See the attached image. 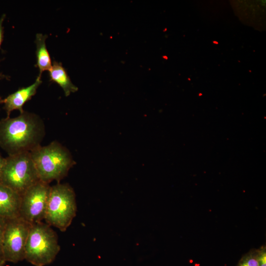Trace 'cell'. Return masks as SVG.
<instances>
[{
  "instance_id": "obj_1",
  "label": "cell",
  "mask_w": 266,
  "mask_h": 266,
  "mask_svg": "<svg viewBox=\"0 0 266 266\" xmlns=\"http://www.w3.org/2000/svg\"><path fill=\"white\" fill-rule=\"evenodd\" d=\"M45 134L43 120L33 113L24 111L0 120V147L8 156L31 152L41 145Z\"/></svg>"
},
{
  "instance_id": "obj_2",
  "label": "cell",
  "mask_w": 266,
  "mask_h": 266,
  "mask_svg": "<svg viewBox=\"0 0 266 266\" xmlns=\"http://www.w3.org/2000/svg\"><path fill=\"white\" fill-rule=\"evenodd\" d=\"M39 180L49 184L65 177L75 162L69 150L57 141L30 152Z\"/></svg>"
},
{
  "instance_id": "obj_3",
  "label": "cell",
  "mask_w": 266,
  "mask_h": 266,
  "mask_svg": "<svg viewBox=\"0 0 266 266\" xmlns=\"http://www.w3.org/2000/svg\"><path fill=\"white\" fill-rule=\"evenodd\" d=\"M57 233L47 223L32 224L25 249V260L34 266L52 263L60 250Z\"/></svg>"
},
{
  "instance_id": "obj_4",
  "label": "cell",
  "mask_w": 266,
  "mask_h": 266,
  "mask_svg": "<svg viewBox=\"0 0 266 266\" xmlns=\"http://www.w3.org/2000/svg\"><path fill=\"white\" fill-rule=\"evenodd\" d=\"M75 194L67 183L51 187L44 220L50 226L65 232L71 224L76 213Z\"/></svg>"
},
{
  "instance_id": "obj_5",
  "label": "cell",
  "mask_w": 266,
  "mask_h": 266,
  "mask_svg": "<svg viewBox=\"0 0 266 266\" xmlns=\"http://www.w3.org/2000/svg\"><path fill=\"white\" fill-rule=\"evenodd\" d=\"M40 181L31 153L26 152L5 158L0 182L21 196Z\"/></svg>"
},
{
  "instance_id": "obj_6",
  "label": "cell",
  "mask_w": 266,
  "mask_h": 266,
  "mask_svg": "<svg viewBox=\"0 0 266 266\" xmlns=\"http://www.w3.org/2000/svg\"><path fill=\"white\" fill-rule=\"evenodd\" d=\"M32 225L20 217L6 220L2 241L3 259L5 262L16 264L25 260Z\"/></svg>"
},
{
  "instance_id": "obj_7",
  "label": "cell",
  "mask_w": 266,
  "mask_h": 266,
  "mask_svg": "<svg viewBox=\"0 0 266 266\" xmlns=\"http://www.w3.org/2000/svg\"><path fill=\"white\" fill-rule=\"evenodd\" d=\"M51 187L39 181L21 196L19 217L33 224L44 220Z\"/></svg>"
},
{
  "instance_id": "obj_8",
  "label": "cell",
  "mask_w": 266,
  "mask_h": 266,
  "mask_svg": "<svg viewBox=\"0 0 266 266\" xmlns=\"http://www.w3.org/2000/svg\"><path fill=\"white\" fill-rule=\"evenodd\" d=\"M41 83V77L38 76L33 84L20 88L4 99L3 108L6 112V117H9L11 112L14 110H19L20 113L24 112V105L35 95L37 88Z\"/></svg>"
},
{
  "instance_id": "obj_9",
  "label": "cell",
  "mask_w": 266,
  "mask_h": 266,
  "mask_svg": "<svg viewBox=\"0 0 266 266\" xmlns=\"http://www.w3.org/2000/svg\"><path fill=\"white\" fill-rule=\"evenodd\" d=\"M21 196L0 182V217L7 220L19 217Z\"/></svg>"
},
{
  "instance_id": "obj_10",
  "label": "cell",
  "mask_w": 266,
  "mask_h": 266,
  "mask_svg": "<svg viewBox=\"0 0 266 266\" xmlns=\"http://www.w3.org/2000/svg\"><path fill=\"white\" fill-rule=\"evenodd\" d=\"M48 71L50 81L59 85L63 89L66 97L78 90V88L72 83L61 63L54 61Z\"/></svg>"
},
{
  "instance_id": "obj_11",
  "label": "cell",
  "mask_w": 266,
  "mask_h": 266,
  "mask_svg": "<svg viewBox=\"0 0 266 266\" xmlns=\"http://www.w3.org/2000/svg\"><path fill=\"white\" fill-rule=\"evenodd\" d=\"M47 35L42 33H37L35 43L36 45V64L35 66L39 69L38 76L41 77L42 72L45 70H49L52 66L50 56L46 45V39Z\"/></svg>"
},
{
  "instance_id": "obj_12",
  "label": "cell",
  "mask_w": 266,
  "mask_h": 266,
  "mask_svg": "<svg viewBox=\"0 0 266 266\" xmlns=\"http://www.w3.org/2000/svg\"><path fill=\"white\" fill-rule=\"evenodd\" d=\"M236 266H259L258 249H252L240 259Z\"/></svg>"
},
{
  "instance_id": "obj_13",
  "label": "cell",
  "mask_w": 266,
  "mask_h": 266,
  "mask_svg": "<svg viewBox=\"0 0 266 266\" xmlns=\"http://www.w3.org/2000/svg\"><path fill=\"white\" fill-rule=\"evenodd\" d=\"M258 261L259 266H266V249L263 246L258 249Z\"/></svg>"
},
{
  "instance_id": "obj_14",
  "label": "cell",
  "mask_w": 266,
  "mask_h": 266,
  "mask_svg": "<svg viewBox=\"0 0 266 266\" xmlns=\"http://www.w3.org/2000/svg\"><path fill=\"white\" fill-rule=\"evenodd\" d=\"M6 221V219L0 217V261L3 260L2 251V241Z\"/></svg>"
},
{
  "instance_id": "obj_15",
  "label": "cell",
  "mask_w": 266,
  "mask_h": 266,
  "mask_svg": "<svg viewBox=\"0 0 266 266\" xmlns=\"http://www.w3.org/2000/svg\"><path fill=\"white\" fill-rule=\"evenodd\" d=\"M5 17L6 15L3 14L0 18V49L3 39L4 28L3 23Z\"/></svg>"
},
{
  "instance_id": "obj_16",
  "label": "cell",
  "mask_w": 266,
  "mask_h": 266,
  "mask_svg": "<svg viewBox=\"0 0 266 266\" xmlns=\"http://www.w3.org/2000/svg\"><path fill=\"white\" fill-rule=\"evenodd\" d=\"M4 162L5 158L2 157V156L0 154V174L3 167Z\"/></svg>"
},
{
  "instance_id": "obj_17",
  "label": "cell",
  "mask_w": 266,
  "mask_h": 266,
  "mask_svg": "<svg viewBox=\"0 0 266 266\" xmlns=\"http://www.w3.org/2000/svg\"><path fill=\"white\" fill-rule=\"evenodd\" d=\"M5 263L4 260L0 261V266H4Z\"/></svg>"
},
{
  "instance_id": "obj_18",
  "label": "cell",
  "mask_w": 266,
  "mask_h": 266,
  "mask_svg": "<svg viewBox=\"0 0 266 266\" xmlns=\"http://www.w3.org/2000/svg\"><path fill=\"white\" fill-rule=\"evenodd\" d=\"M0 77L1 78H6V79L8 78L7 77H6L5 75L2 74L1 73H0Z\"/></svg>"
},
{
  "instance_id": "obj_19",
  "label": "cell",
  "mask_w": 266,
  "mask_h": 266,
  "mask_svg": "<svg viewBox=\"0 0 266 266\" xmlns=\"http://www.w3.org/2000/svg\"><path fill=\"white\" fill-rule=\"evenodd\" d=\"M3 103V99L0 97V104Z\"/></svg>"
},
{
  "instance_id": "obj_20",
  "label": "cell",
  "mask_w": 266,
  "mask_h": 266,
  "mask_svg": "<svg viewBox=\"0 0 266 266\" xmlns=\"http://www.w3.org/2000/svg\"><path fill=\"white\" fill-rule=\"evenodd\" d=\"M213 43H215V44H218V42H216V41H213Z\"/></svg>"
}]
</instances>
